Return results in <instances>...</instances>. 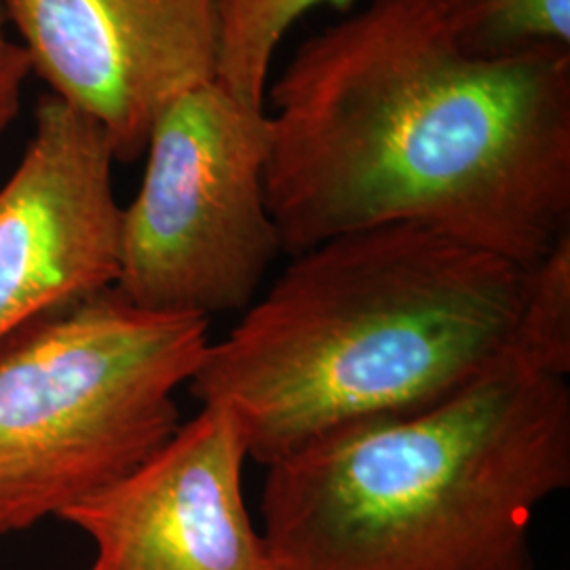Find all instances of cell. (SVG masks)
I'll list each match as a JSON object with an SVG mask.
<instances>
[{"label": "cell", "instance_id": "1", "mask_svg": "<svg viewBox=\"0 0 570 570\" xmlns=\"http://www.w3.org/2000/svg\"><path fill=\"white\" fill-rule=\"evenodd\" d=\"M266 91V207L289 256L419 225L530 268L570 235L567 51L475 58L433 0H370Z\"/></svg>", "mask_w": 570, "mask_h": 570}, {"label": "cell", "instance_id": "2", "mask_svg": "<svg viewBox=\"0 0 570 570\" xmlns=\"http://www.w3.org/2000/svg\"><path fill=\"white\" fill-rule=\"evenodd\" d=\"M529 268L419 225L338 235L292 256L212 341L190 383L271 465L341 429L407 416L511 362Z\"/></svg>", "mask_w": 570, "mask_h": 570}, {"label": "cell", "instance_id": "3", "mask_svg": "<svg viewBox=\"0 0 570 570\" xmlns=\"http://www.w3.org/2000/svg\"><path fill=\"white\" fill-rule=\"evenodd\" d=\"M569 487L567 379L501 367L266 465L265 570H532L534 513Z\"/></svg>", "mask_w": 570, "mask_h": 570}, {"label": "cell", "instance_id": "4", "mask_svg": "<svg viewBox=\"0 0 570 570\" xmlns=\"http://www.w3.org/2000/svg\"><path fill=\"white\" fill-rule=\"evenodd\" d=\"M209 343L207 317L142 308L117 287L7 338L0 534L58 518L161 449Z\"/></svg>", "mask_w": 570, "mask_h": 570}, {"label": "cell", "instance_id": "5", "mask_svg": "<svg viewBox=\"0 0 570 570\" xmlns=\"http://www.w3.org/2000/svg\"><path fill=\"white\" fill-rule=\"evenodd\" d=\"M266 110L218 82L155 122L142 184L122 207L117 289L134 305L212 317L244 313L284 252L266 207Z\"/></svg>", "mask_w": 570, "mask_h": 570}, {"label": "cell", "instance_id": "6", "mask_svg": "<svg viewBox=\"0 0 570 570\" xmlns=\"http://www.w3.org/2000/svg\"><path fill=\"white\" fill-rule=\"evenodd\" d=\"M0 11L32 72L102 127L122 164L171 104L218 77V0H0Z\"/></svg>", "mask_w": 570, "mask_h": 570}, {"label": "cell", "instance_id": "7", "mask_svg": "<svg viewBox=\"0 0 570 570\" xmlns=\"http://www.w3.org/2000/svg\"><path fill=\"white\" fill-rule=\"evenodd\" d=\"M115 161L98 122L53 94L41 98L26 153L0 186V345L119 282Z\"/></svg>", "mask_w": 570, "mask_h": 570}, {"label": "cell", "instance_id": "8", "mask_svg": "<svg viewBox=\"0 0 570 570\" xmlns=\"http://www.w3.org/2000/svg\"><path fill=\"white\" fill-rule=\"evenodd\" d=\"M226 407L202 406L134 471L61 511L96 546L89 570H265Z\"/></svg>", "mask_w": 570, "mask_h": 570}, {"label": "cell", "instance_id": "9", "mask_svg": "<svg viewBox=\"0 0 570 570\" xmlns=\"http://www.w3.org/2000/svg\"><path fill=\"white\" fill-rule=\"evenodd\" d=\"M452 39L484 60L570 53V0H433Z\"/></svg>", "mask_w": 570, "mask_h": 570}, {"label": "cell", "instance_id": "10", "mask_svg": "<svg viewBox=\"0 0 570 570\" xmlns=\"http://www.w3.org/2000/svg\"><path fill=\"white\" fill-rule=\"evenodd\" d=\"M355 0H218L216 82L249 108L265 110L268 72L287 30L315 7L348 11Z\"/></svg>", "mask_w": 570, "mask_h": 570}, {"label": "cell", "instance_id": "11", "mask_svg": "<svg viewBox=\"0 0 570 570\" xmlns=\"http://www.w3.org/2000/svg\"><path fill=\"white\" fill-rule=\"evenodd\" d=\"M511 362L537 376L567 379L570 374V235L529 268Z\"/></svg>", "mask_w": 570, "mask_h": 570}, {"label": "cell", "instance_id": "12", "mask_svg": "<svg viewBox=\"0 0 570 570\" xmlns=\"http://www.w3.org/2000/svg\"><path fill=\"white\" fill-rule=\"evenodd\" d=\"M30 75L32 61L23 45L9 35V21L0 11V136L20 115L21 96Z\"/></svg>", "mask_w": 570, "mask_h": 570}]
</instances>
